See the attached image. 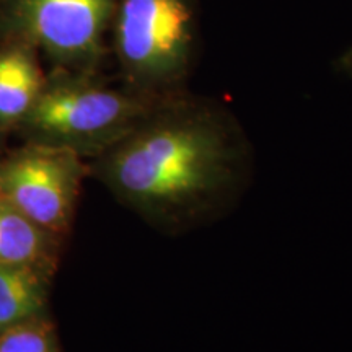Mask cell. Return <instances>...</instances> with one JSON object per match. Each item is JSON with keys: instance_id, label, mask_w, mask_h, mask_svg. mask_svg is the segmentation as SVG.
<instances>
[{"instance_id": "cell-6", "label": "cell", "mask_w": 352, "mask_h": 352, "mask_svg": "<svg viewBox=\"0 0 352 352\" xmlns=\"http://www.w3.org/2000/svg\"><path fill=\"white\" fill-rule=\"evenodd\" d=\"M46 80L41 54L32 43H0V138L15 134Z\"/></svg>"}, {"instance_id": "cell-3", "label": "cell", "mask_w": 352, "mask_h": 352, "mask_svg": "<svg viewBox=\"0 0 352 352\" xmlns=\"http://www.w3.org/2000/svg\"><path fill=\"white\" fill-rule=\"evenodd\" d=\"M201 43L199 0H120L109 51L118 78L135 94L168 98L188 90Z\"/></svg>"}, {"instance_id": "cell-9", "label": "cell", "mask_w": 352, "mask_h": 352, "mask_svg": "<svg viewBox=\"0 0 352 352\" xmlns=\"http://www.w3.org/2000/svg\"><path fill=\"white\" fill-rule=\"evenodd\" d=\"M0 352H60L54 321L41 316L2 329Z\"/></svg>"}, {"instance_id": "cell-1", "label": "cell", "mask_w": 352, "mask_h": 352, "mask_svg": "<svg viewBox=\"0 0 352 352\" xmlns=\"http://www.w3.org/2000/svg\"><path fill=\"white\" fill-rule=\"evenodd\" d=\"M90 175L148 226L182 235L223 217L252 179V147L220 101L183 94L94 160Z\"/></svg>"}, {"instance_id": "cell-4", "label": "cell", "mask_w": 352, "mask_h": 352, "mask_svg": "<svg viewBox=\"0 0 352 352\" xmlns=\"http://www.w3.org/2000/svg\"><path fill=\"white\" fill-rule=\"evenodd\" d=\"M120 0H0V43H32L51 69L103 72Z\"/></svg>"}, {"instance_id": "cell-7", "label": "cell", "mask_w": 352, "mask_h": 352, "mask_svg": "<svg viewBox=\"0 0 352 352\" xmlns=\"http://www.w3.org/2000/svg\"><path fill=\"white\" fill-rule=\"evenodd\" d=\"M64 241L0 197V264H26L56 274Z\"/></svg>"}, {"instance_id": "cell-5", "label": "cell", "mask_w": 352, "mask_h": 352, "mask_svg": "<svg viewBox=\"0 0 352 352\" xmlns=\"http://www.w3.org/2000/svg\"><path fill=\"white\" fill-rule=\"evenodd\" d=\"M88 160L67 148L23 142L0 157V197L38 226L67 239Z\"/></svg>"}, {"instance_id": "cell-8", "label": "cell", "mask_w": 352, "mask_h": 352, "mask_svg": "<svg viewBox=\"0 0 352 352\" xmlns=\"http://www.w3.org/2000/svg\"><path fill=\"white\" fill-rule=\"evenodd\" d=\"M54 274L26 264H0V331L23 321L50 316Z\"/></svg>"}, {"instance_id": "cell-2", "label": "cell", "mask_w": 352, "mask_h": 352, "mask_svg": "<svg viewBox=\"0 0 352 352\" xmlns=\"http://www.w3.org/2000/svg\"><path fill=\"white\" fill-rule=\"evenodd\" d=\"M158 101L113 85L103 72L50 69L15 134L23 142L67 148L94 160L126 138Z\"/></svg>"}]
</instances>
